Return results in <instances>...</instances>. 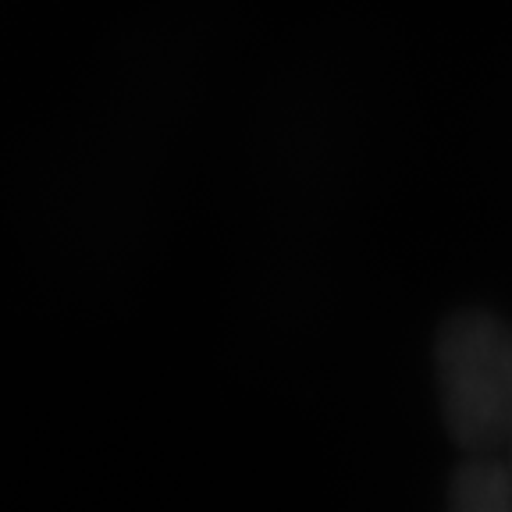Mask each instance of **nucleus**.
I'll return each mask as SVG.
<instances>
[{"mask_svg": "<svg viewBox=\"0 0 512 512\" xmlns=\"http://www.w3.org/2000/svg\"><path fill=\"white\" fill-rule=\"evenodd\" d=\"M441 416L459 448L495 456L512 420V328L488 310H459L434 335Z\"/></svg>", "mask_w": 512, "mask_h": 512, "instance_id": "nucleus-1", "label": "nucleus"}, {"mask_svg": "<svg viewBox=\"0 0 512 512\" xmlns=\"http://www.w3.org/2000/svg\"><path fill=\"white\" fill-rule=\"evenodd\" d=\"M448 512H512V473L495 456H470L452 477Z\"/></svg>", "mask_w": 512, "mask_h": 512, "instance_id": "nucleus-2", "label": "nucleus"}, {"mask_svg": "<svg viewBox=\"0 0 512 512\" xmlns=\"http://www.w3.org/2000/svg\"><path fill=\"white\" fill-rule=\"evenodd\" d=\"M505 459H502V463L505 466H509V473H512V420H509V434H505Z\"/></svg>", "mask_w": 512, "mask_h": 512, "instance_id": "nucleus-3", "label": "nucleus"}]
</instances>
